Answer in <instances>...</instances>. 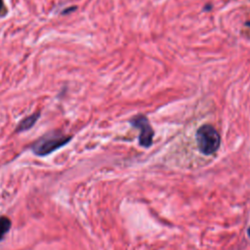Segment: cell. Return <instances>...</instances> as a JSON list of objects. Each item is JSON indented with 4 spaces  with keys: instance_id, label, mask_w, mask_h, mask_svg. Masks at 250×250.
Instances as JSON below:
<instances>
[{
    "instance_id": "obj_2",
    "label": "cell",
    "mask_w": 250,
    "mask_h": 250,
    "mask_svg": "<svg viewBox=\"0 0 250 250\" xmlns=\"http://www.w3.org/2000/svg\"><path fill=\"white\" fill-rule=\"evenodd\" d=\"M70 140H71V136H66V135L58 134V133H51L37 140L31 146V149L34 154L38 156H45L59 149L60 147L65 146Z\"/></svg>"
},
{
    "instance_id": "obj_7",
    "label": "cell",
    "mask_w": 250,
    "mask_h": 250,
    "mask_svg": "<svg viewBox=\"0 0 250 250\" xmlns=\"http://www.w3.org/2000/svg\"><path fill=\"white\" fill-rule=\"evenodd\" d=\"M247 232H248V235H249V236H250V228H249V229H248V230H247Z\"/></svg>"
},
{
    "instance_id": "obj_4",
    "label": "cell",
    "mask_w": 250,
    "mask_h": 250,
    "mask_svg": "<svg viewBox=\"0 0 250 250\" xmlns=\"http://www.w3.org/2000/svg\"><path fill=\"white\" fill-rule=\"evenodd\" d=\"M40 116V113L39 112H35L31 115H28L26 116L25 118H23L17 126L16 128V131L17 132H22V131H26L28 129H30L37 121L38 117Z\"/></svg>"
},
{
    "instance_id": "obj_5",
    "label": "cell",
    "mask_w": 250,
    "mask_h": 250,
    "mask_svg": "<svg viewBox=\"0 0 250 250\" xmlns=\"http://www.w3.org/2000/svg\"><path fill=\"white\" fill-rule=\"evenodd\" d=\"M12 222L7 216H0V240H2L10 230Z\"/></svg>"
},
{
    "instance_id": "obj_3",
    "label": "cell",
    "mask_w": 250,
    "mask_h": 250,
    "mask_svg": "<svg viewBox=\"0 0 250 250\" xmlns=\"http://www.w3.org/2000/svg\"><path fill=\"white\" fill-rule=\"evenodd\" d=\"M130 124L133 127L140 129V135H139L140 146L144 147H149L152 145L154 132L146 116L143 114H139L130 120Z\"/></svg>"
},
{
    "instance_id": "obj_8",
    "label": "cell",
    "mask_w": 250,
    "mask_h": 250,
    "mask_svg": "<svg viewBox=\"0 0 250 250\" xmlns=\"http://www.w3.org/2000/svg\"><path fill=\"white\" fill-rule=\"evenodd\" d=\"M246 24H247V25H249V26H250V21H248V22H247V23H246Z\"/></svg>"
},
{
    "instance_id": "obj_1",
    "label": "cell",
    "mask_w": 250,
    "mask_h": 250,
    "mask_svg": "<svg viewBox=\"0 0 250 250\" xmlns=\"http://www.w3.org/2000/svg\"><path fill=\"white\" fill-rule=\"evenodd\" d=\"M195 140L199 151L205 155L215 153L221 145L220 134L210 124H204L197 129Z\"/></svg>"
},
{
    "instance_id": "obj_6",
    "label": "cell",
    "mask_w": 250,
    "mask_h": 250,
    "mask_svg": "<svg viewBox=\"0 0 250 250\" xmlns=\"http://www.w3.org/2000/svg\"><path fill=\"white\" fill-rule=\"evenodd\" d=\"M5 12V7H4V2L3 0H0V17L2 16V14Z\"/></svg>"
}]
</instances>
